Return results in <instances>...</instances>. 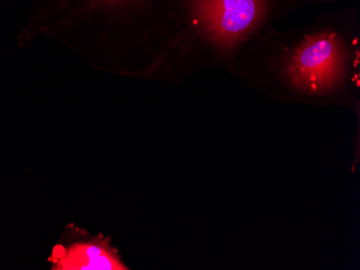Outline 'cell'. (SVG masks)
I'll return each mask as SVG.
<instances>
[{
  "instance_id": "cell-1",
  "label": "cell",
  "mask_w": 360,
  "mask_h": 270,
  "mask_svg": "<svg viewBox=\"0 0 360 270\" xmlns=\"http://www.w3.org/2000/svg\"><path fill=\"white\" fill-rule=\"evenodd\" d=\"M54 267L62 270L127 269L117 254L104 241H77L54 252Z\"/></svg>"
},
{
  "instance_id": "cell-2",
  "label": "cell",
  "mask_w": 360,
  "mask_h": 270,
  "mask_svg": "<svg viewBox=\"0 0 360 270\" xmlns=\"http://www.w3.org/2000/svg\"><path fill=\"white\" fill-rule=\"evenodd\" d=\"M256 17L255 0H219L212 28L221 39H234L252 25Z\"/></svg>"
},
{
  "instance_id": "cell-3",
  "label": "cell",
  "mask_w": 360,
  "mask_h": 270,
  "mask_svg": "<svg viewBox=\"0 0 360 270\" xmlns=\"http://www.w3.org/2000/svg\"><path fill=\"white\" fill-rule=\"evenodd\" d=\"M335 42L329 38H319L305 44L296 58L297 72L309 80L327 76L335 62Z\"/></svg>"
}]
</instances>
